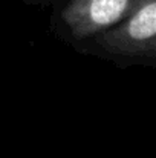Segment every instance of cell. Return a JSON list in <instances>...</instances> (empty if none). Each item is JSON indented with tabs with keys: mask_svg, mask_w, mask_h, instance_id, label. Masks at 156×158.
I'll return each mask as SVG.
<instances>
[{
	"mask_svg": "<svg viewBox=\"0 0 156 158\" xmlns=\"http://www.w3.org/2000/svg\"><path fill=\"white\" fill-rule=\"evenodd\" d=\"M149 0H69L61 20L74 39L83 40L109 31Z\"/></svg>",
	"mask_w": 156,
	"mask_h": 158,
	"instance_id": "6da1fadb",
	"label": "cell"
},
{
	"mask_svg": "<svg viewBox=\"0 0 156 158\" xmlns=\"http://www.w3.org/2000/svg\"><path fill=\"white\" fill-rule=\"evenodd\" d=\"M95 42L112 55L156 58V0L146 2L122 23L95 35Z\"/></svg>",
	"mask_w": 156,
	"mask_h": 158,
	"instance_id": "7a4b0ae2",
	"label": "cell"
}]
</instances>
